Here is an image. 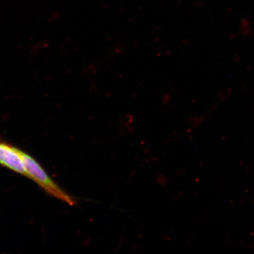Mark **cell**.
I'll return each mask as SVG.
<instances>
[{"instance_id":"cell-1","label":"cell","mask_w":254,"mask_h":254,"mask_svg":"<svg viewBox=\"0 0 254 254\" xmlns=\"http://www.w3.org/2000/svg\"><path fill=\"white\" fill-rule=\"evenodd\" d=\"M20 153L24 161L25 168H26L27 177L33 179L48 193L62 201L67 203L69 205L75 204L74 199L68 195L67 193L57 185L44 171L40 165L24 152L20 150Z\"/></svg>"},{"instance_id":"cell-2","label":"cell","mask_w":254,"mask_h":254,"mask_svg":"<svg viewBox=\"0 0 254 254\" xmlns=\"http://www.w3.org/2000/svg\"><path fill=\"white\" fill-rule=\"evenodd\" d=\"M0 164L18 173L27 176L26 168L18 149L0 144Z\"/></svg>"}]
</instances>
